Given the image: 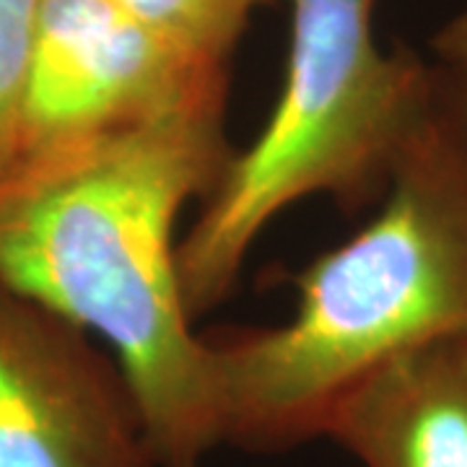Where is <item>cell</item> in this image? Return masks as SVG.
<instances>
[{
  "label": "cell",
  "mask_w": 467,
  "mask_h": 467,
  "mask_svg": "<svg viewBox=\"0 0 467 467\" xmlns=\"http://www.w3.org/2000/svg\"><path fill=\"white\" fill-rule=\"evenodd\" d=\"M226 99L195 104L0 182V281L84 327L130 384L159 467L223 439L208 337L180 285L177 223L226 167Z\"/></svg>",
  "instance_id": "1"
},
{
  "label": "cell",
  "mask_w": 467,
  "mask_h": 467,
  "mask_svg": "<svg viewBox=\"0 0 467 467\" xmlns=\"http://www.w3.org/2000/svg\"><path fill=\"white\" fill-rule=\"evenodd\" d=\"M322 439L361 467H467V330L368 368L337 398Z\"/></svg>",
  "instance_id": "6"
},
{
  "label": "cell",
  "mask_w": 467,
  "mask_h": 467,
  "mask_svg": "<svg viewBox=\"0 0 467 467\" xmlns=\"http://www.w3.org/2000/svg\"><path fill=\"white\" fill-rule=\"evenodd\" d=\"M429 50L436 109L467 143V5L436 29Z\"/></svg>",
  "instance_id": "9"
},
{
  "label": "cell",
  "mask_w": 467,
  "mask_h": 467,
  "mask_svg": "<svg viewBox=\"0 0 467 467\" xmlns=\"http://www.w3.org/2000/svg\"><path fill=\"white\" fill-rule=\"evenodd\" d=\"M0 467H159L112 353L3 281Z\"/></svg>",
  "instance_id": "5"
},
{
  "label": "cell",
  "mask_w": 467,
  "mask_h": 467,
  "mask_svg": "<svg viewBox=\"0 0 467 467\" xmlns=\"http://www.w3.org/2000/svg\"><path fill=\"white\" fill-rule=\"evenodd\" d=\"M226 94L229 66L184 52L112 0H39L11 171Z\"/></svg>",
  "instance_id": "4"
},
{
  "label": "cell",
  "mask_w": 467,
  "mask_h": 467,
  "mask_svg": "<svg viewBox=\"0 0 467 467\" xmlns=\"http://www.w3.org/2000/svg\"><path fill=\"white\" fill-rule=\"evenodd\" d=\"M377 0H291L281 94L247 149L229 156L177 265L192 319L234 291L247 254L291 205L382 201L402 153L436 115L429 60L374 36Z\"/></svg>",
  "instance_id": "3"
},
{
  "label": "cell",
  "mask_w": 467,
  "mask_h": 467,
  "mask_svg": "<svg viewBox=\"0 0 467 467\" xmlns=\"http://www.w3.org/2000/svg\"><path fill=\"white\" fill-rule=\"evenodd\" d=\"M184 52L229 66L254 11L275 0H112Z\"/></svg>",
  "instance_id": "7"
},
{
  "label": "cell",
  "mask_w": 467,
  "mask_h": 467,
  "mask_svg": "<svg viewBox=\"0 0 467 467\" xmlns=\"http://www.w3.org/2000/svg\"><path fill=\"white\" fill-rule=\"evenodd\" d=\"M36 8L39 0H0V182L14 167Z\"/></svg>",
  "instance_id": "8"
},
{
  "label": "cell",
  "mask_w": 467,
  "mask_h": 467,
  "mask_svg": "<svg viewBox=\"0 0 467 467\" xmlns=\"http://www.w3.org/2000/svg\"><path fill=\"white\" fill-rule=\"evenodd\" d=\"M281 325L208 340L226 444L254 454L322 439L368 368L467 330V143L436 109L402 153L379 211L294 275Z\"/></svg>",
  "instance_id": "2"
}]
</instances>
